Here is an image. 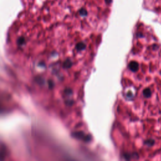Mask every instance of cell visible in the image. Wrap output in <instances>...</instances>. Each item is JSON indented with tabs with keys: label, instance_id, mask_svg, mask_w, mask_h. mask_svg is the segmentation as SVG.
I'll list each match as a JSON object with an SVG mask.
<instances>
[{
	"label": "cell",
	"instance_id": "52a82bcc",
	"mask_svg": "<svg viewBox=\"0 0 161 161\" xmlns=\"http://www.w3.org/2000/svg\"><path fill=\"white\" fill-rule=\"evenodd\" d=\"M79 14L80 15V16H85L88 15V13H87L86 10H84V9H81V10L79 11Z\"/></svg>",
	"mask_w": 161,
	"mask_h": 161
},
{
	"label": "cell",
	"instance_id": "6da1fadb",
	"mask_svg": "<svg viewBox=\"0 0 161 161\" xmlns=\"http://www.w3.org/2000/svg\"><path fill=\"white\" fill-rule=\"evenodd\" d=\"M73 137L79 138V139L84 140L86 141H89L91 140V137L88 135H86L84 133H83L82 132H75L74 134H73Z\"/></svg>",
	"mask_w": 161,
	"mask_h": 161
},
{
	"label": "cell",
	"instance_id": "ba28073f",
	"mask_svg": "<svg viewBox=\"0 0 161 161\" xmlns=\"http://www.w3.org/2000/svg\"><path fill=\"white\" fill-rule=\"evenodd\" d=\"M24 43H25V40H24L23 38H20V39L18 40V45H22Z\"/></svg>",
	"mask_w": 161,
	"mask_h": 161
},
{
	"label": "cell",
	"instance_id": "7a4b0ae2",
	"mask_svg": "<svg viewBox=\"0 0 161 161\" xmlns=\"http://www.w3.org/2000/svg\"><path fill=\"white\" fill-rule=\"evenodd\" d=\"M128 67H129V69L131 70V71H134V72H136L138 69V64L137 62L135 61H132L131 62H130L129 65H128Z\"/></svg>",
	"mask_w": 161,
	"mask_h": 161
},
{
	"label": "cell",
	"instance_id": "8992f818",
	"mask_svg": "<svg viewBox=\"0 0 161 161\" xmlns=\"http://www.w3.org/2000/svg\"><path fill=\"white\" fill-rule=\"evenodd\" d=\"M154 143H155V142H154V140H153V139L147 140L145 142V144L149 146H153V144H154Z\"/></svg>",
	"mask_w": 161,
	"mask_h": 161
},
{
	"label": "cell",
	"instance_id": "5b68a950",
	"mask_svg": "<svg viewBox=\"0 0 161 161\" xmlns=\"http://www.w3.org/2000/svg\"><path fill=\"white\" fill-rule=\"evenodd\" d=\"M72 65H73V62L69 59H67L64 62V67H65L66 69L70 68L72 66Z\"/></svg>",
	"mask_w": 161,
	"mask_h": 161
},
{
	"label": "cell",
	"instance_id": "3957f363",
	"mask_svg": "<svg viewBox=\"0 0 161 161\" xmlns=\"http://www.w3.org/2000/svg\"><path fill=\"white\" fill-rule=\"evenodd\" d=\"M86 45L84 43H83V42H79V43H78L76 45L77 50H78L79 51L84 50L86 49Z\"/></svg>",
	"mask_w": 161,
	"mask_h": 161
},
{
	"label": "cell",
	"instance_id": "277c9868",
	"mask_svg": "<svg viewBox=\"0 0 161 161\" xmlns=\"http://www.w3.org/2000/svg\"><path fill=\"white\" fill-rule=\"evenodd\" d=\"M151 91L149 88H146L143 91V96H145L146 98H149L150 96H151Z\"/></svg>",
	"mask_w": 161,
	"mask_h": 161
},
{
	"label": "cell",
	"instance_id": "9c48e42d",
	"mask_svg": "<svg viewBox=\"0 0 161 161\" xmlns=\"http://www.w3.org/2000/svg\"><path fill=\"white\" fill-rule=\"evenodd\" d=\"M106 3H111L112 1V0H105Z\"/></svg>",
	"mask_w": 161,
	"mask_h": 161
}]
</instances>
